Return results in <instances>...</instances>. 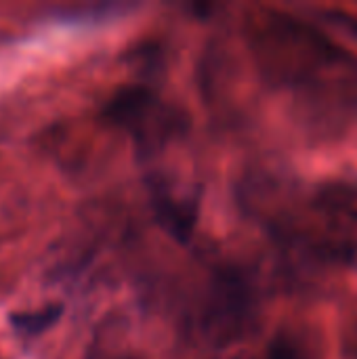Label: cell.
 <instances>
[{"mask_svg":"<svg viewBox=\"0 0 357 359\" xmlns=\"http://www.w3.org/2000/svg\"><path fill=\"white\" fill-rule=\"evenodd\" d=\"M257 55L267 78L278 84H303L328 67L351 61L328 36L288 15H274L257 34Z\"/></svg>","mask_w":357,"mask_h":359,"instance_id":"cell-1","label":"cell"},{"mask_svg":"<svg viewBox=\"0 0 357 359\" xmlns=\"http://www.w3.org/2000/svg\"><path fill=\"white\" fill-rule=\"evenodd\" d=\"M257 290L240 267H219L208 282L202 307V330L217 347L244 339L257 320Z\"/></svg>","mask_w":357,"mask_h":359,"instance_id":"cell-2","label":"cell"},{"mask_svg":"<svg viewBox=\"0 0 357 359\" xmlns=\"http://www.w3.org/2000/svg\"><path fill=\"white\" fill-rule=\"evenodd\" d=\"M105 122L133 133L139 143H154L173 133V114L162 107L158 95L147 86L120 88L103 107Z\"/></svg>","mask_w":357,"mask_h":359,"instance_id":"cell-3","label":"cell"},{"mask_svg":"<svg viewBox=\"0 0 357 359\" xmlns=\"http://www.w3.org/2000/svg\"><path fill=\"white\" fill-rule=\"evenodd\" d=\"M154 212L156 221L170 238H175L181 244L189 242L198 221V210L191 202H183L168 194H160L154 198Z\"/></svg>","mask_w":357,"mask_h":359,"instance_id":"cell-4","label":"cell"},{"mask_svg":"<svg viewBox=\"0 0 357 359\" xmlns=\"http://www.w3.org/2000/svg\"><path fill=\"white\" fill-rule=\"evenodd\" d=\"M265 359H320L311 339L297 330H280L267 345Z\"/></svg>","mask_w":357,"mask_h":359,"instance_id":"cell-5","label":"cell"},{"mask_svg":"<svg viewBox=\"0 0 357 359\" xmlns=\"http://www.w3.org/2000/svg\"><path fill=\"white\" fill-rule=\"evenodd\" d=\"M63 316L61 305H46L36 311H23V313H13L11 316V326L23 334V337H38L46 332L50 326H55Z\"/></svg>","mask_w":357,"mask_h":359,"instance_id":"cell-6","label":"cell"},{"mask_svg":"<svg viewBox=\"0 0 357 359\" xmlns=\"http://www.w3.org/2000/svg\"><path fill=\"white\" fill-rule=\"evenodd\" d=\"M330 17H332V21H337L339 25H343L345 29H349L351 36L357 38V19H353L351 15H341V13H330Z\"/></svg>","mask_w":357,"mask_h":359,"instance_id":"cell-7","label":"cell"}]
</instances>
